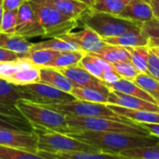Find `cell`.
I'll return each instance as SVG.
<instances>
[{"label": "cell", "mask_w": 159, "mask_h": 159, "mask_svg": "<svg viewBox=\"0 0 159 159\" xmlns=\"http://www.w3.org/2000/svg\"><path fill=\"white\" fill-rule=\"evenodd\" d=\"M0 144L38 154V137L34 131L0 129Z\"/></svg>", "instance_id": "9c48e42d"}, {"label": "cell", "mask_w": 159, "mask_h": 159, "mask_svg": "<svg viewBox=\"0 0 159 159\" xmlns=\"http://www.w3.org/2000/svg\"><path fill=\"white\" fill-rule=\"evenodd\" d=\"M2 1H3V0H0V27H1V20H2V15H3V11H4Z\"/></svg>", "instance_id": "bcb514c9"}, {"label": "cell", "mask_w": 159, "mask_h": 159, "mask_svg": "<svg viewBox=\"0 0 159 159\" xmlns=\"http://www.w3.org/2000/svg\"><path fill=\"white\" fill-rule=\"evenodd\" d=\"M104 43L109 45L120 46L124 48L129 47H140L148 46V38L145 37L141 31L138 32H129L119 35L102 37Z\"/></svg>", "instance_id": "ffe728a7"}, {"label": "cell", "mask_w": 159, "mask_h": 159, "mask_svg": "<svg viewBox=\"0 0 159 159\" xmlns=\"http://www.w3.org/2000/svg\"><path fill=\"white\" fill-rule=\"evenodd\" d=\"M15 34L25 38L45 36L44 30L28 1H25L18 9V20Z\"/></svg>", "instance_id": "30bf717a"}, {"label": "cell", "mask_w": 159, "mask_h": 159, "mask_svg": "<svg viewBox=\"0 0 159 159\" xmlns=\"http://www.w3.org/2000/svg\"><path fill=\"white\" fill-rule=\"evenodd\" d=\"M19 59V58H18ZM18 59L0 61V79L8 81L18 68Z\"/></svg>", "instance_id": "74e56055"}, {"label": "cell", "mask_w": 159, "mask_h": 159, "mask_svg": "<svg viewBox=\"0 0 159 159\" xmlns=\"http://www.w3.org/2000/svg\"><path fill=\"white\" fill-rule=\"evenodd\" d=\"M79 64L83 68H85L89 73H90L92 75L102 80L103 70L99 66L93 55H91L90 53H86L82 58V60L80 61Z\"/></svg>", "instance_id": "d590c367"}, {"label": "cell", "mask_w": 159, "mask_h": 159, "mask_svg": "<svg viewBox=\"0 0 159 159\" xmlns=\"http://www.w3.org/2000/svg\"><path fill=\"white\" fill-rule=\"evenodd\" d=\"M108 103L119 105L125 108L135 109V110H144L151 112L159 113V105L147 102L145 100L133 97L116 90H111L108 95Z\"/></svg>", "instance_id": "9a60e30c"}, {"label": "cell", "mask_w": 159, "mask_h": 159, "mask_svg": "<svg viewBox=\"0 0 159 159\" xmlns=\"http://www.w3.org/2000/svg\"><path fill=\"white\" fill-rule=\"evenodd\" d=\"M107 105L116 114L125 116L135 123H157L159 124V113L144 111V110H135L125 108L116 104L107 103Z\"/></svg>", "instance_id": "d6986e66"}, {"label": "cell", "mask_w": 159, "mask_h": 159, "mask_svg": "<svg viewBox=\"0 0 159 159\" xmlns=\"http://www.w3.org/2000/svg\"><path fill=\"white\" fill-rule=\"evenodd\" d=\"M92 54L102 58V60L112 64L120 61H130V55L124 47L109 45L106 43L100 50H98L97 52H93Z\"/></svg>", "instance_id": "603a6c76"}, {"label": "cell", "mask_w": 159, "mask_h": 159, "mask_svg": "<svg viewBox=\"0 0 159 159\" xmlns=\"http://www.w3.org/2000/svg\"></svg>", "instance_id": "681fc988"}, {"label": "cell", "mask_w": 159, "mask_h": 159, "mask_svg": "<svg viewBox=\"0 0 159 159\" xmlns=\"http://www.w3.org/2000/svg\"><path fill=\"white\" fill-rule=\"evenodd\" d=\"M143 128H144L151 135L159 138V124L157 123H138Z\"/></svg>", "instance_id": "b9f144b4"}, {"label": "cell", "mask_w": 159, "mask_h": 159, "mask_svg": "<svg viewBox=\"0 0 159 159\" xmlns=\"http://www.w3.org/2000/svg\"><path fill=\"white\" fill-rule=\"evenodd\" d=\"M134 83L144 89L159 105V81L146 73H139L135 77Z\"/></svg>", "instance_id": "f1b7e54d"}, {"label": "cell", "mask_w": 159, "mask_h": 159, "mask_svg": "<svg viewBox=\"0 0 159 159\" xmlns=\"http://www.w3.org/2000/svg\"><path fill=\"white\" fill-rule=\"evenodd\" d=\"M107 87L110 89V90H116L133 97H137L143 100H145L147 102L156 103L155 100L141 87H139L136 83L133 81H129L124 78H120L118 81L112 83V84H107ZM157 104V103H156Z\"/></svg>", "instance_id": "7402d4cb"}, {"label": "cell", "mask_w": 159, "mask_h": 159, "mask_svg": "<svg viewBox=\"0 0 159 159\" xmlns=\"http://www.w3.org/2000/svg\"><path fill=\"white\" fill-rule=\"evenodd\" d=\"M118 16L143 23L151 20L154 13L147 0H132L126 4Z\"/></svg>", "instance_id": "2e32d148"}, {"label": "cell", "mask_w": 159, "mask_h": 159, "mask_svg": "<svg viewBox=\"0 0 159 159\" xmlns=\"http://www.w3.org/2000/svg\"><path fill=\"white\" fill-rule=\"evenodd\" d=\"M43 4H47L58 9L64 15L73 19L79 18L89 8L88 5L79 0H37Z\"/></svg>", "instance_id": "ac0fdd59"}, {"label": "cell", "mask_w": 159, "mask_h": 159, "mask_svg": "<svg viewBox=\"0 0 159 159\" xmlns=\"http://www.w3.org/2000/svg\"><path fill=\"white\" fill-rule=\"evenodd\" d=\"M0 48L16 53L28 55L32 48V43H30L27 38L17 34L0 32Z\"/></svg>", "instance_id": "44dd1931"}, {"label": "cell", "mask_w": 159, "mask_h": 159, "mask_svg": "<svg viewBox=\"0 0 159 159\" xmlns=\"http://www.w3.org/2000/svg\"><path fill=\"white\" fill-rule=\"evenodd\" d=\"M18 20V9L4 10L1 20L0 32L7 34H15Z\"/></svg>", "instance_id": "836d02e7"}, {"label": "cell", "mask_w": 159, "mask_h": 159, "mask_svg": "<svg viewBox=\"0 0 159 159\" xmlns=\"http://www.w3.org/2000/svg\"><path fill=\"white\" fill-rule=\"evenodd\" d=\"M55 158L65 159H122L119 155L99 152H69L55 155Z\"/></svg>", "instance_id": "f546056e"}, {"label": "cell", "mask_w": 159, "mask_h": 159, "mask_svg": "<svg viewBox=\"0 0 159 159\" xmlns=\"http://www.w3.org/2000/svg\"><path fill=\"white\" fill-rule=\"evenodd\" d=\"M31 5L46 37H59L78 26V20L60 12L55 7L37 0H27Z\"/></svg>", "instance_id": "277c9868"}, {"label": "cell", "mask_w": 159, "mask_h": 159, "mask_svg": "<svg viewBox=\"0 0 159 159\" xmlns=\"http://www.w3.org/2000/svg\"><path fill=\"white\" fill-rule=\"evenodd\" d=\"M20 99H21V94L18 86L7 80L0 79V114L24 118L16 106Z\"/></svg>", "instance_id": "4fadbf2b"}, {"label": "cell", "mask_w": 159, "mask_h": 159, "mask_svg": "<svg viewBox=\"0 0 159 159\" xmlns=\"http://www.w3.org/2000/svg\"><path fill=\"white\" fill-rule=\"evenodd\" d=\"M27 0H3V8L4 10H16Z\"/></svg>", "instance_id": "60d3db41"}, {"label": "cell", "mask_w": 159, "mask_h": 159, "mask_svg": "<svg viewBox=\"0 0 159 159\" xmlns=\"http://www.w3.org/2000/svg\"><path fill=\"white\" fill-rule=\"evenodd\" d=\"M113 66L114 69L116 71V73L121 76V78L129 81H134L135 77L139 74V71L136 69V67L133 65V63L130 61H125L114 63Z\"/></svg>", "instance_id": "e575fe53"}, {"label": "cell", "mask_w": 159, "mask_h": 159, "mask_svg": "<svg viewBox=\"0 0 159 159\" xmlns=\"http://www.w3.org/2000/svg\"><path fill=\"white\" fill-rule=\"evenodd\" d=\"M148 47L159 48V38H155V37L148 38Z\"/></svg>", "instance_id": "ee69618b"}, {"label": "cell", "mask_w": 159, "mask_h": 159, "mask_svg": "<svg viewBox=\"0 0 159 159\" xmlns=\"http://www.w3.org/2000/svg\"><path fill=\"white\" fill-rule=\"evenodd\" d=\"M86 54L83 50H69V51H60L54 60L48 65L56 69H63L66 67L76 65L80 62L84 55Z\"/></svg>", "instance_id": "cb8c5ba5"}, {"label": "cell", "mask_w": 159, "mask_h": 159, "mask_svg": "<svg viewBox=\"0 0 159 159\" xmlns=\"http://www.w3.org/2000/svg\"><path fill=\"white\" fill-rule=\"evenodd\" d=\"M79 1H81V2H83V3H85L86 5H88L89 7H92V5L94 4V2L96 1V0H79Z\"/></svg>", "instance_id": "f6af8a7d"}, {"label": "cell", "mask_w": 159, "mask_h": 159, "mask_svg": "<svg viewBox=\"0 0 159 159\" xmlns=\"http://www.w3.org/2000/svg\"><path fill=\"white\" fill-rule=\"evenodd\" d=\"M40 82L50 85L60 90L71 93L75 84L59 69L42 66L40 67Z\"/></svg>", "instance_id": "e0dca14e"}, {"label": "cell", "mask_w": 159, "mask_h": 159, "mask_svg": "<svg viewBox=\"0 0 159 159\" xmlns=\"http://www.w3.org/2000/svg\"><path fill=\"white\" fill-rule=\"evenodd\" d=\"M8 82L16 86L40 82V67L34 65L27 56L20 57L18 59V68Z\"/></svg>", "instance_id": "5bb4252c"}, {"label": "cell", "mask_w": 159, "mask_h": 159, "mask_svg": "<svg viewBox=\"0 0 159 159\" xmlns=\"http://www.w3.org/2000/svg\"><path fill=\"white\" fill-rule=\"evenodd\" d=\"M48 48L55 51H69V50H81L76 45L63 40L60 37H51L48 40L40 41L37 43H32L31 50ZM30 50V51H31Z\"/></svg>", "instance_id": "4316f807"}, {"label": "cell", "mask_w": 159, "mask_h": 159, "mask_svg": "<svg viewBox=\"0 0 159 159\" xmlns=\"http://www.w3.org/2000/svg\"><path fill=\"white\" fill-rule=\"evenodd\" d=\"M37 159L41 158L38 154L31 153L25 150L17 149L0 144V159Z\"/></svg>", "instance_id": "d6a6232c"}, {"label": "cell", "mask_w": 159, "mask_h": 159, "mask_svg": "<svg viewBox=\"0 0 159 159\" xmlns=\"http://www.w3.org/2000/svg\"><path fill=\"white\" fill-rule=\"evenodd\" d=\"M151 48V49H152V50H153V51H154V52L159 57V48Z\"/></svg>", "instance_id": "7dc6e473"}, {"label": "cell", "mask_w": 159, "mask_h": 159, "mask_svg": "<svg viewBox=\"0 0 159 159\" xmlns=\"http://www.w3.org/2000/svg\"><path fill=\"white\" fill-rule=\"evenodd\" d=\"M17 108L34 129H47L65 133L70 130L65 116L47 105L20 99Z\"/></svg>", "instance_id": "3957f363"}, {"label": "cell", "mask_w": 159, "mask_h": 159, "mask_svg": "<svg viewBox=\"0 0 159 159\" xmlns=\"http://www.w3.org/2000/svg\"><path fill=\"white\" fill-rule=\"evenodd\" d=\"M141 32L142 34L147 37H155L159 38V19L153 17L151 20L143 22L141 25Z\"/></svg>", "instance_id": "8d00e7d4"}, {"label": "cell", "mask_w": 159, "mask_h": 159, "mask_svg": "<svg viewBox=\"0 0 159 159\" xmlns=\"http://www.w3.org/2000/svg\"><path fill=\"white\" fill-rule=\"evenodd\" d=\"M38 137V150L50 154L69 152H99L96 147L60 131L47 129H34Z\"/></svg>", "instance_id": "5b68a950"}, {"label": "cell", "mask_w": 159, "mask_h": 159, "mask_svg": "<svg viewBox=\"0 0 159 159\" xmlns=\"http://www.w3.org/2000/svg\"><path fill=\"white\" fill-rule=\"evenodd\" d=\"M83 29L77 32H69L61 34L59 37L76 45L81 50L86 53H93L100 50L105 43L103 42L101 35H99L91 28L83 25Z\"/></svg>", "instance_id": "8fae6325"}, {"label": "cell", "mask_w": 159, "mask_h": 159, "mask_svg": "<svg viewBox=\"0 0 159 159\" xmlns=\"http://www.w3.org/2000/svg\"><path fill=\"white\" fill-rule=\"evenodd\" d=\"M66 134L89 143L102 152L115 155H119L120 152L130 148L155 145L159 142V138L154 135L143 136L114 131L71 130Z\"/></svg>", "instance_id": "6da1fadb"}, {"label": "cell", "mask_w": 159, "mask_h": 159, "mask_svg": "<svg viewBox=\"0 0 159 159\" xmlns=\"http://www.w3.org/2000/svg\"><path fill=\"white\" fill-rule=\"evenodd\" d=\"M58 53L59 51H55L52 49L41 48V49L31 50L28 53L27 57L34 65L42 67V66H48L58 55Z\"/></svg>", "instance_id": "4dcf8cb0"}, {"label": "cell", "mask_w": 159, "mask_h": 159, "mask_svg": "<svg viewBox=\"0 0 159 159\" xmlns=\"http://www.w3.org/2000/svg\"><path fill=\"white\" fill-rule=\"evenodd\" d=\"M28 56L27 54H20L16 53L7 49H5L3 48H0V61H12L20 57H25Z\"/></svg>", "instance_id": "f35d334b"}, {"label": "cell", "mask_w": 159, "mask_h": 159, "mask_svg": "<svg viewBox=\"0 0 159 159\" xmlns=\"http://www.w3.org/2000/svg\"><path fill=\"white\" fill-rule=\"evenodd\" d=\"M49 108L64 115V116H98L112 119L115 121L123 122L135 127H140L138 123L131 121L130 119L122 116L114 112L107 103L92 102L82 100H74L61 103H54L47 105Z\"/></svg>", "instance_id": "8992f818"}, {"label": "cell", "mask_w": 159, "mask_h": 159, "mask_svg": "<svg viewBox=\"0 0 159 159\" xmlns=\"http://www.w3.org/2000/svg\"><path fill=\"white\" fill-rule=\"evenodd\" d=\"M122 159H159V142L151 146L135 147L119 153Z\"/></svg>", "instance_id": "484cf974"}, {"label": "cell", "mask_w": 159, "mask_h": 159, "mask_svg": "<svg viewBox=\"0 0 159 159\" xmlns=\"http://www.w3.org/2000/svg\"><path fill=\"white\" fill-rule=\"evenodd\" d=\"M129 55L130 61L139 71V73H147L148 67V55H149V47L148 46H140V47H129L125 48Z\"/></svg>", "instance_id": "83f0119b"}, {"label": "cell", "mask_w": 159, "mask_h": 159, "mask_svg": "<svg viewBox=\"0 0 159 159\" xmlns=\"http://www.w3.org/2000/svg\"><path fill=\"white\" fill-rule=\"evenodd\" d=\"M147 1L153 9L154 17L159 19V0H147Z\"/></svg>", "instance_id": "7bdbcfd3"}, {"label": "cell", "mask_w": 159, "mask_h": 159, "mask_svg": "<svg viewBox=\"0 0 159 159\" xmlns=\"http://www.w3.org/2000/svg\"><path fill=\"white\" fill-rule=\"evenodd\" d=\"M18 89L21 94V99L43 105L61 103L75 100V96L71 93L64 92L43 82L18 86Z\"/></svg>", "instance_id": "ba28073f"}, {"label": "cell", "mask_w": 159, "mask_h": 159, "mask_svg": "<svg viewBox=\"0 0 159 159\" xmlns=\"http://www.w3.org/2000/svg\"><path fill=\"white\" fill-rule=\"evenodd\" d=\"M60 71L70 80H72L75 86L96 89L105 93H110L111 91L110 89L107 87V84L103 80L92 75L79 63L74 66L60 69Z\"/></svg>", "instance_id": "7c38bea8"}, {"label": "cell", "mask_w": 159, "mask_h": 159, "mask_svg": "<svg viewBox=\"0 0 159 159\" xmlns=\"http://www.w3.org/2000/svg\"><path fill=\"white\" fill-rule=\"evenodd\" d=\"M120 78H121V76L116 73V71L115 69H111V70L103 71L102 80H103L106 84H112V83H115V82L118 81Z\"/></svg>", "instance_id": "ab89813d"}, {"label": "cell", "mask_w": 159, "mask_h": 159, "mask_svg": "<svg viewBox=\"0 0 159 159\" xmlns=\"http://www.w3.org/2000/svg\"><path fill=\"white\" fill-rule=\"evenodd\" d=\"M121 1H123V2H125V3H129V2H130V1H132V0H121Z\"/></svg>", "instance_id": "c3c4849f"}, {"label": "cell", "mask_w": 159, "mask_h": 159, "mask_svg": "<svg viewBox=\"0 0 159 159\" xmlns=\"http://www.w3.org/2000/svg\"><path fill=\"white\" fill-rule=\"evenodd\" d=\"M79 22L94 30L102 37L119 35L129 32L141 31V22L105 12L95 11L90 7L79 18Z\"/></svg>", "instance_id": "7a4b0ae2"}, {"label": "cell", "mask_w": 159, "mask_h": 159, "mask_svg": "<svg viewBox=\"0 0 159 159\" xmlns=\"http://www.w3.org/2000/svg\"><path fill=\"white\" fill-rule=\"evenodd\" d=\"M71 94L74 95L75 98L77 100L100 103H108L109 93H105L96 89L75 86L71 91Z\"/></svg>", "instance_id": "d4e9b609"}, {"label": "cell", "mask_w": 159, "mask_h": 159, "mask_svg": "<svg viewBox=\"0 0 159 159\" xmlns=\"http://www.w3.org/2000/svg\"><path fill=\"white\" fill-rule=\"evenodd\" d=\"M70 130H93V131H114L125 132L137 135L150 136L151 134L141 125L135 127L123 122L98 116H65ZM68 132V131H67ZM66 133V132H65Z\"/></svg>", "instance_id": "52a82bcc"}, {"label": "cell", "mask_w": 159, "mask_h": 159, "mask_svg": "<svg viewBox=\"0 0 159 159\" xmlns=\"http://www.w3.org/2000/svg\"><path fill=\"white\" fill-rule=\"evenodd\" d=\"M126 4L121 0H96L90 8L95 11L118 15Z\"/></svg>", "instance_id": "1f68e13d"}]
</instances>
